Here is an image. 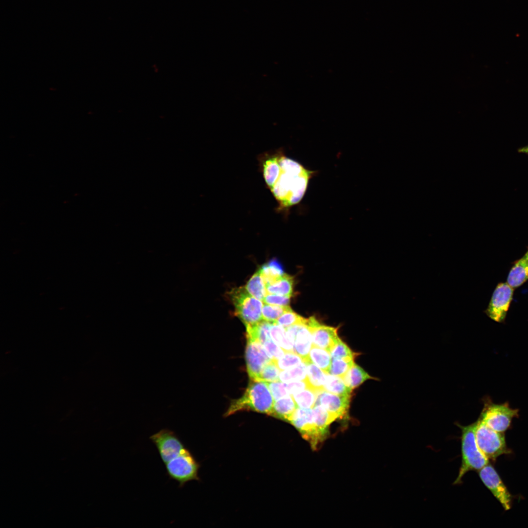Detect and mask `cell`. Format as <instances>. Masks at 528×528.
Wrapping results in <instances>:
<instances>
[{"instance_id": "obj_1", "label": "cell", "mask_w": 528, "mask_h": 528, "mask_svg": "<svg viewBox=\"0 0 528 528\" xmlns=\"http://www.w3.org/2000/svg\"><path fill=\"white\" fill-rule=\"evenodd\" d=\"M257 158L266 187L277 202L275 211L286 218L291 208L304 198L317 171L287 157L282 149L262 153Z\"/></svg>"}, {"instance_id": "obj_2", "label": "cell", "mask_w": 528, "mask_h": 528, "mask_svg": "<svg viewBox=\"0 0 528 528\" xmlns=\"http://www.w3.org/2000/svg\"><path fill=\"white\" fill-rule=\"evenodd\" d=\"M274 400L267 382L251 380L243 395L231 402L225 415L228 416L243 410L269 415Z\"/></svg>"}, {"instance_id": "obj_3", "label": "cell", "mask_w": 528, "mask_h": 528, "mask_svg": "<svg viewBox=\"0 0 528 528\" xmlns=\"http://www.w3.org/2000/svg\"><path fill=\"white\" fill-rule=\"evenodd\" d=\"M477 421L468 426L458 424L462 430V460L459 475L454 484L461 483L463 476L469 471L480 470L488 464V459L478 446L475 429Z\"/></svg>"}, {"instance_id": "obj_4", "label": "cell", "mask_w": 528, "mask_h": 528, "mask_svg": "<svg viewBox=\"0 0 528 528\" xmlns=\"http://www.w3.org/2000/svg\"><path fill=\"white\" fill-rule=\"evenodd\" d=\"M230 296L235 307V314L245 327L256 324L263 320V303L250 295L245 287L232 289Z\"/></svg>"}, {"instance_id": "obj_5", "label": "cell", "mask_w": 528, "mask_h": 528, "mask_svg": "<svg viewBox=\"0 0 528 528\" xmlns=\"http://www.w3.org/2000/svg\"><path fill=\"white\" fill-rule=\"evenodd\" d=\"M475 437L478 447L487 459L495 460L509 453L503 433L495 431L480 419L477 421Z\"/></svg>"}, {"instance_id": "obj_6", "label": "cell", "mask_w": 528, "mask_h": 528, "mask_svg": "<svg viewBox=\"0 0 528 528\" xmlns=\"http://www.w3.org/2000/svg\"><path fill=\"white\" fill-rule=\"evenodd\" d=\"M164 464L169 477L177 482L180 487L189 481L198 480L199 464L186 447Z\"/></svg>"}, {"instance_id": "obj_7", "label": "cell", "mask_w": 528, "mask_h": 528, "mask_svg": "<svg viewBox=\"0 0 528 528\" xmlns=\"http://www.w3.org/2000/svg\"><path fill=\"white\" fill-rule=\"evenodd\" d=\"M518 410L511 408L508 403L485 404L480 419L487 426L503 433L509 427L513 418L518 417Z\"/></svg>"}, {"instance_id": "obj_8", "label": "cell", "mask_w": 528, "mask_h": 528, "mask_svg": "<svg viewBox=\"0 0 528 528\" xmlns=\"http://www.w3.org/2000/svg\"><path fill=\"white\" fill-rule=\"evenodd\" d=\"M164 464L177 457L186 448L179 438L169 429H162L150 437Z\"/></svg>"}, {"instance_id": "obj_9", "label": "cell", "mask_w": 528, "mask_h": 528, "mask_svg": "<svg viewBox=\"0 0 528 528\" xmlns=\"http://www.w3.org/2000/svg\"><path fill=\"white\" fill-rule=\"evenodd\" d=\"M513 291L514 288L507 283H499L485 311L486 315L497 322H504L513 298Z\"/></svg>"}, {"instance_id": "obj_10", "label": "cell", "mask_w": 528, "mask_h": 528, "mask_svg": "<svg viewBox=\"0 0 528 528\" xmlns=\"http://www.w3.org/2000/svg\"><path fill=\"white\" fill-rule=\"evenodd\" d=\"M286 329L287 336L294 344L293 352L302 358L304 362H311L309 353L313 342L308 319Z\"/></svg>"}, {"instance_id": "obj_11", "label": "cell", "mask_w": 528, "mask_h": 528, "mask_svg": "<svg viewBox=\"0 0 528 528\" xmlns=\"http://www.w3.org/2000/svg\"><path fill=\"white\" fill-rule=\"evenodd\" d=\"M479 476L484 485L499 501L506 510L511 507V495L493 467L487 464L479 471Z\"/></svg>"}, {"instance_id": "obj_12", "label": "cell", "mask_w": 528, "mask_h": 528, "mask_svg": "<svg viewBox=\"0 0 528 528\" xmlns=\"http://www.w3.org/2000/svg\"><path fill=\"white\" fill-rule=\"evenodd\" d=\"M247 340L245 359L247 373L251 380H258L264 368L272 359L259 341Z\"/></svg>"}, {"instance_id": "obj_13", "label": "cell", "mask_w": 528, "mask_h": 528, "mask_svg": "<svg viewBox=\"0 0 528 528\" xmlns=\"http://www.w3.org/2000/svg\"><path fill=\"white\" fill-rule=\"evenodd\" d=\"M308 324L311 333L313 346L325 349L330 352L339 339L337 328L322 325L314 317L308 318Z\"/></svg>"}, {"instance_id": "obj_14", "label": "cell", "mask_w": 528, "mask_h": 528, "mask_svg": "<svg viewBox=\"0 0 528 528\" xmlns=\"http://www.w3.org/2000/svg\"><path fill=\"white\" fill-rule=\"evenodd\" d=\"M350 398L351 396L338 395L323 390L317 393L314 405L323 406L339 418L347 413Z\"/></svg>"}, {"instance_id": "obj_15", "label": "cell", "mask_w": 528, "mask_h": 528, "mask_svg": "<svg viewBox=\"0 0 528 528\" xmlns=\"http://www.w3.org/2000/svg\"><path fill=\"white\" fill-rule=\"evenodd\" d=\"M312 409L313 422L318 445L328 435L329 425L338 418L321 405H314Z\"/></svg>"}, {"instance_id": "obj_16", "label": "cell", "mask_w": 528, "mask_h": 528, "mask_svg": "<svg viewBox=\"0 0 528 528\" xmlns=\"http://www.w3.org/2000/svg\"><path fill=\"white\" fill-rule=\"evenodd\" d=\"M528 280V247L520 259L514 261L508 273L506 283L513 288L522 286Z\"/></svg>"}, {"instance_id": "obj_17", "label": "cell", "mask_w": 528, "mask_h": 528, "mask_svg": "<svg viewBox=\"0 0 528 528\" xmlns=\"http://www.w3.org/2000/svg\"><path fill=\"white\" fill-rule=\"evenodd\" d=\"M297 406L290 395H288L274 401L269 415L289 422Z\"/></svg>"}, {"instance_id": "obj_18", "label": "cell", "mask_w": 528, "mask_h": 528, "mask_svg": "<svg viewBox=\"0 0 528 528\" xmlns=\"http://www.w3.org/2000/svg\"><path fill=\"white\" fill-rule=\"evenodd\" d=\"M306 364L307 371L306 381L308 388L312 389L317 393L324 390L326 373L312 362L307 363Z\"/></svg>"}, {"instance_id": "obj_19", "label": "cell", "mask_w": 528, "mask_h": 528, "mask_svg": "<svg viewBox=\"0 0 528 528\" xmlns=\"http://www.w3.org/2000/svg\"><path fill=\"white\" fill-rule=\"evenodd\" d=\"M272 323L262 320L256 324L246 327L247 339L259 341L263 345L271 339L270 329Z\"/></svg>"}, {"instance_id": "obj_20", "label": "cell", "mask_w": 528, "mask_h": 528, "mask_svg": "<svg viewBox=\"0 0 528 528\" xmlns=\"http://www.w3.org/2000/svg\"><path fill=\"white\" fill-rule=\"evenodd\" d=\"M293 278L284 273L274 283L265 286L267 294L291 297L293 294Z\"/></svg>"}, {"instance_id": "obj_21", "label": "cell", "mask_w": 528, "mask_h": 528, "mask_svg": "<svg viewBox=\"0 0 528 528\" xmlns=\"http://www.w3.org/2000/svg\"><path fill=\"white\" fill-rule=\"evenodd\" d=\"M259 270L265 286L274 283L284 274L281 264L276 259L263 264Z\"/></svg>"}, {"instance_id": "obj_22", "label": "cell", "mask_w": 528, "mask_h": 528, "mask_svg": "<svg viewBox=\"0 0 528 528\" xmlns=\"http://www.w3.org/2000/svg\"><path fill=\"white\" fill-rule=\"evenodd\" d=\"M372 378H374L361 367L354 363L342 379L346 385L352 390L357 388L366 380Z\"/></svg>"}, {"instance_id": "obj_23", "label": "cell", "mask_w": 528, "mask_h": 528, "mask_svg": "<svg viewBox=\"0 0 528 528\" xmlns=\"http://www.w3.org/2000/svg\"><path fill=\"white\" fill-rule=\"evenodd\" d=\"M309 358L311 362L326 373H329L331 362L330 352L327 350L312 346Z\"/></svg>"}, {"instance_id": "obj_24", "label": "cell", "mask_w": 528, "mask_h": 528, "mask_svg": "<svg viewBox=\"0 0 528 528\" xmlns=\"http://www.w3.org/2000/svg\"><path fill=\"white\" fill-rule=\"evenodd\" d=\"M271 339L285 352H293L294 344L288 337L286 329L275 322L272 323L270 329Z\"/></svg>"}, {"instance_id": "obj_25", "label": "cell", "mask_w": 528, "mask_h": 528, "mask_svg": "<svg viewBox=\"0 0 528 528\" xmlns=\"http://www.w3.org/2000/svg\"><path fill=\"white\" fill-rule=\"evenodd\" d=\"M324 390L340 396H351L352 389L347 386L342 378L326 373Z\"/></svg>"}, {"instance_id": "obj_26", "label": "cell", "mask_w": 528, "mask_h": 528, "mask_svg": "<svg viewBox=\"0 0 528 528\" xmlns=\"http://www.w3.org/2000/svg\"><path fill=\"white\" fill-rule=\"evenodd\" d=\"M245 288L252 296L263 301L267 292L265 284L259 269L247 282Z\"/></svg>"}, {"instance_id": "obj_27", "label": "cell", "mask_w": 528, "mask_h": 528, "mask_svg": "<svg viewBox=\"0 0 528 528\" xmlns=\"http://www.w3.org/2000/svg\"><path fill=\"white\" fill-rule=\"evenodd\" d=\"M307 374V364L302 362L293 368L281 371L279 374V381L286 383L294 381L306 380Z\"/></svg>"}, {"instance_id": "obj_28", "label": "cell", "mask_w": 528, "mask_h": 528, "mask_svg": "<svg viewBox=\"0 0 528 528\" xmlns=\"http://www.w3.org/2000/svg\"><path fill=\"white\" fill-rule=\"evenodd\" d=\"M317 393L310 388L291 395L298 407L312 408L316 401Z\"/></svg>"}, {"instance_id": "obj_29", "label": "cell", "mask_w": 528, "mask_h": 528, "mask_svg": "<svg viewBox=\"0 0 528 528\" xmlns=\"http://www.w3.org/2000/svg\"><path fill=\"white\" fill-rule=\"evenodd\" d=\"M291 308L288 306H276L265 304L263 305L262 319L269 322H276L277 320L286 311Z\"/></svg>"}, {"instance_id": "obj_30", "label": "cell", "mask_w": 528, "mask_h": 528, "mask_svg": "<svg viewBox=\"0 0 528 528\" xmlns=\"http://www.w3.org/2000/svg\"><path fill=\"white\" fill-rule=\"evenodd\" d=\"M354 363L353 358L331 359L329 373L342 378Z\"/></svg>"}, {"instance_id": "obj_31", "label": "cell", "mask_w": 528, "mask_h": 528, "mask_svg": "<svg viewBox=\"0 0 528 528\" xmlns=\"http://www.w3.org/2000/svg\"><path fill=\"white\" fill-rule=\"evenodd\" d=\"M275 361L281 371L293 368L304 362L302 358L294 352H285L281 358Z\"/></svg>"}, {"instance_id": "obj_32", "label": "cell", "mask_w": 528, "mask_h": 528, "mask_svg": "<svg viewBox=\"0 0 528 528\" xmlns=\"http://www.w3.org/2000/svg\"><path fill=\"white\" fill-rule=\"evenodd\" d=\"M280 371L275 361L272 360L264 368L258 380L267 382L279 381Z\"/></svg>"}, {"instance_id": "obj_33", "label": "cell", "mask_w": 528, "mask_h": 528, "mask_svg": "<svg viewBox=\"0 0 528 528\" xmlns=\"http://www.w3.org/2000/svg\"><path fill=\"white\" fill-rule=\"evenodd\" d=\"M305 319L290 308L285 311L275 323L286 329L303 322Z\"/></svg>"}, {"instance_id": "obj_34", "label": "cell", "mask_w": 528, "mask_h": 528, "mask_svg": "<svg viewBox=\"0 0 528 528\" xmlns=\"http://www.w3.org/2000/svg\"><path fill=\"white\" fill-rule=\"evenodd\" d=\"M330 353L331 359L354 358L356 355L340 338L331 349Z\"/></svg>"}, {"instance_id": "obj_35", "label": "cell", "mask_w": 528, "mask_h": 528, "mask_svg": "<svg viewBox=\"0 0 528 528\" xmlns=\"http://www.w3.org/2000/svg\"><path fill=\"white\" fill-rule=\"evenodd\" d=\"M263 345L272 360L276 361L280 359L285 353V351L272 339L265 342Z\"/></svg>"}, {"instance_id": "obj_36", "label": "cell", "mask_w": 528, "mask_h": 528, "mask_svg": "<svg viewBox=\"0 0 528 528\" xmlns=\"http://www.w3.org/2000/svg\"><path fill=\"white\" fill-rule=\"evenodd\" d=\"M267 383L275 400L289 395L285 383L277 381L267 382Z\"/></svg>"}, {"instance_id": "obj_37", "label": "cell", "mask_w": 528, "mask_h": 528, "mask_svg": "<svg viewBox=\"0 0 528 528\" xmlns=\"http://www.w3.org/2000/svg\"><path fill=\"white\" fill-rule=\"evenodd\" d=\"M290 297L273 294H267L263 300L264 304L276 306H288L290 302Z\"/></svg>"}, {"instance_id": "obj_38", "label": "cell", "mask_w": 528, "mask_h": 528, "mask_svg": "<svg viewBox=\"0 0 528 528\" xmlns=\"http://www.w3.org/2000/svg\"><path fill=\"white\" fill-rule=\"evenodd\" d=\"M286 384L287 391L290 395L298 393L308 387L306 380L294 381Z\"/></svg>"}, {"instance_id": "obj_39", "label": "cell", "mask_w": 528, "mask_h": 528, "mask_svg": "<svg viewBox=\"0 0 528 528\" xmlns=\"http://www.w3.org/2000/svg\"><path fill=\"white\" fill-rule=\"evenodd\" d=\"M518 152L521 153H524L528 155V145L519 148L518 150Z\"/></svg>"}]
</instances>
